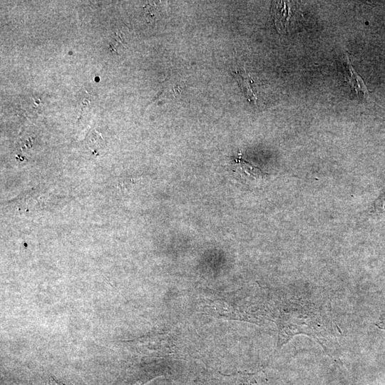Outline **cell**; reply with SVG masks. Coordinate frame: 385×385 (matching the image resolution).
<instances>
[{"label": "cell", "mask_w": 385, "mask_h": 385, "mask_svg": "<svg viewBox=\"0 0 385 385\" xmlns=\"http://www.w3.org/2000/svg\"><path fill=\"white\" fill-rule=\"evenodd\" d=\"M46 385H63L61 383L58 382L53 378H50L49 381L46 384Z\"/></svg>", "instance_id": "8"}, {"label": "cell", "mask_w": 385, "mask_h": 385, "mask_svg": "<svg viewBox=\"0 0 385 385\" xmlns=\"http://www.w3.org/2000/svg\"><path fill=\"white\" fill-rule=\"evenodd\" d=\"M376 326L379 328L385 331V305H384V308L383 309L381 316L380 317L379 322L376 324Z\"/></svg>", "instance_id": "7"}, {"label": "cell", "mask_w": 385, "mask_h": 385, "mask_svg": "<svg viewBox=\"0 0 385 385\" xmlns=\"http://www.w3.org/2000/svg\"><path fill=\"white\" fill-rule=\"evenodd\" d=\"M289 18V9L287 8V1H277L274 9V21L279 32L285 29V25Z\"/></svg>", "instance_id": "4"}, {"label": "cell", "mask_w": 385, "mask_h": 385, "mask_svg": "<svg viewBox=\"0 0 385 385\" xmlns=\"http://www.w3.org/2000/svg\"><path fill=\"white\" fill-rule=\"evenodd\" d=\"M342 65L345 81L351 86L354 94L357 96L361 95L364 98H368L369 91L363 79L352 67L346 53L342 59Z\"/></svg>", "instance_id": "1"}, {"label": "cell", "mask_w": 385, "mask_h": 385, "mask_svg": "<svg viewBox=\"0 0 385 385\" xmlns=\"http://www.w3.org/2000/svg\"><path fill=\"white\" fill-rule=\"evenodd\" d=\"M86 143L88 148L93 152H97L103 145V139L101 135L93 130L89 133L86 138Z\"/></svg>", "instance_id": "5"}, {"label": "cell", "mask_w": 385, "mask_h": 385, "mask_svg": "<svg viewBox=\"0 0 385 385\" xmlns=\"http://www.w3.org/2000/svg\"><path fill=\"white\" fill-rule=\"evenodd\" d=\"M374 210L376 212H382L385 210V193L382 194L375 200Z\"/></svg>", "instance_id": "6"}, {"label": "cell", "mask_w": 385, "mask_h": 385, "mask_svg": "<svg viewBox=\"0 0 385 385\" xmlns=\"http://www.w3.org/2000/svg\"><path fill=\"white\" fill-rule=\"evenodd\" d=\"M236 78L242 88L247 98L250 101L256 103L257 94L253 91V81L250 76L245 71H236L235 72Z\"/></svg>", "instance_id": "2"}, {"label": "cell", "mask_w": 385, "mask_h": 385, "mask_svg": "<svg viewBox=\"0 0 385 385\" xmlns=\"http://www.w3.org/2000/svg\"><path fill=\"white\" fill-rule=\"evenodd\" d=\"M235 165L238 168L237 173H240L244 178L255 180L262 177V172L260 168H256L250 163L245 161L240 158L235 159Z\"/></svg>", "instance_id": "3"}]
</instances>
